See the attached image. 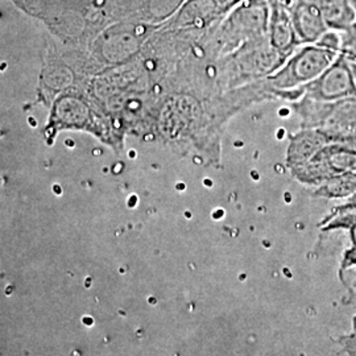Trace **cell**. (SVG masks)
Returning <instances> with one entry per match:
<instances>
[{
	"instance_id": "cell-7",
	"label": "cell",
	"mask_w": 356,
	"mask_h": 356,
	"mask_svg": "<svg viewBox=\"0 0 356 356\" xmlns=\"http://www.w3.org/2000/svg\"><path fill=\"white\" fill-rule=\"evenodd\" d=\"M268 40L272 48L277 51L285 61L298 47H301V42L297 38V33L293 26L291 15L276 3H272L269 11Z\"/></svg>"
},
{
	"instance_id": "cell-3",
	"label": "cell",
	"mask_w": 356,
	"mask_h": 356,
	"mask_svg": "<svg viewBox=\"0 0 356 356\" xmlns=\"http://www.w3.org/2000/svg\"><path fill=\"white\" fill-rule=\"evenodd\" d=\"M269 10L267 0H243L226 20L222 36H227L229 49L268 38Z\"/></svg>"
},
{
	"instance_id": "cell-10",
	"label": "cell",
	"mask_w": 356,
	"mask_h": 356,
	"mask_svg": "<svg viewBox=\"0 0 356 356\" xmlns=\"http://www.w3.org/2000/svg\"><path fill=\"white\" fill-rule=\"evenodd\" d=\"M347 348H348V351H350V354L353 356H356V331L355 335L353 337V338H350L348 339V342H347Z\"/></svg>"
},
{
	"instance_id": "cell-5",
	"label": "cell",
	"mask_w": 356,
	"mask_h": 356,
	"mask_svg": "<svg viewBox=\"0 0 356 356\" xmlns=\"http://www.w3.org/2000/svg\"><path fill=\"white\" fill-rule=\"evenodd\" d=\"M243 0H188L179 10L177 24L186 28H204L218 17L234 10Z\"/></svg>"
},
{
	"instance_id": "cell-4",
	"label": "cell",
	"mask_w": 356,
	"mask_h": 356,
	"mask_svg": "<svg viewBox=\"0 0 356 356\" xmlns=\"http://www.w3.org/2000/svg\"><path fill=\"white\" fill-rule=\"evenodd\" d=\"M302 90V95L322 102L356 97V79L350 60L341 51L335 61Z\"/></svg>"
},
{
	"instance_id": "cell-6",
	"label": "cell",
	"mask_w": 356,
	"mask_h": 356,
	"mask_svg": "<svg viewBox=\"0 0 356 356\" xmlns=\"http://www.w3.org/2000/svg\"><path fill=\"white\" fill-rule=\"evenodd\" d=\"M289 15L301 45L318 42L329 31L318 6L312 0H298Z\"/></svg>"
},
{
	"instance_id": "cell-12",
	"label": "cell",
	"mask_w": 356,
	"mask_h": 356,
	"mask_svg": "<svg viewBox=\"0 0 356 356\" xmlns=\"http://www.w3.org/2000/svg\"><path fill=\"white\" fill-rule=\"evenodd\" d=\"M355 204V206H356V202H355V204Z\"/></svg>"
},
{
	"instance_id": "cell-1",
	"label": "cell",
	"mask_w": 356,
	"mask_h": 356,
	"mask_svg": "<svg viewBox=\"0 0 356 356\" xmlns=\"http://www.w3.org/2000/svg\"><path fill=\"white\" fill-rule=\"evenodd\" d=\"M302 129H318L332 143L356 147V97L322 102L302 95L296 104Z\"/></svg>"
},
{
	"instance_id": "cell-11",
	"label": "cell",
	"mask_w": 356,
	"mask_h": 356,
	"mask_svg": "<svg viewBox=\"0 0 356 356\" xmlns=\"http://www.w3.org/2000/svg\"><path fill=\"white\" fill-rule=\"evenodd\" d=\"M351 4H353V7H354V11L356 13V0H351Z\"/></svg>"
},
{
	"instance_id": "cell-8",
	"label": "cell",
	"mask_w": 356,
	"mask_h": 356,
	"mask_svg": "<svg viewBox=\"0 0 356 356\" xmlns=\"http://www.w3.org/2000/svg\"><path fill=\"white\" fill-rule=\"evenodd\" d=\"M330 136L318 129H302L297 135L292 136L288 148L286 160L289 165H306L317 153L331 144Z\"/></svg>"
},
{
	"instance_id": "cell-2",
	"label": "cell",
	"mask_w": 356,
	"mask_h": 356,
	"mask_svg": "<svg viewBox=\"0 0 356 356\" xmlns=\"http://www.w3.org/2000/svg\"><path fill=\"white\" fill-rule=\"evenodd\" d=\"M339 53L318 42L304 44L286 58L277 72L268 76V82L276 90H302L307 83L317 79L335 61Z\"/></svg>"
},
{
	"instance_id": "cell-9",
	"label": "cell",
	"mask_w": 356,
	"mask_h": 356,
	"mask_svg": "<svg viewBox=\"0 0 356 356\" xmlns=\"http://www.w3.org/2000/svg\"><path fill=\"white\" fill-rule=\"evenodd\" d=\"M318 6L329 29L346 32L356 23L351 0H312Z\"/></svg>"
}]
</instances>
